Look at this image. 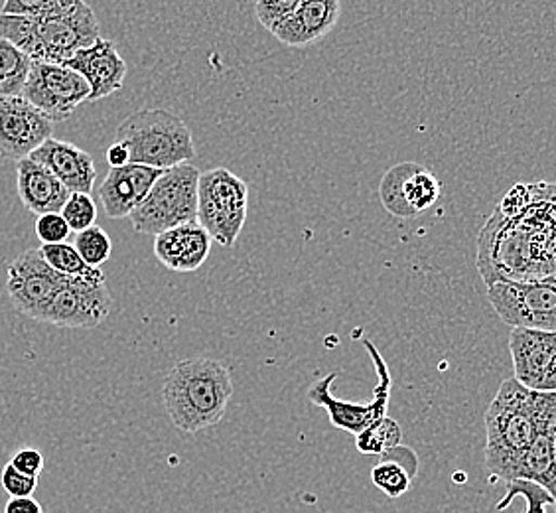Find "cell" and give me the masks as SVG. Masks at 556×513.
<instances>
[{
	"instance_id": "4316f807",
	"label": "cell",
	"mask_w": 556,
	"mask_h": 513,
	"mask_svg": "<svg viewBox=\"0 0 556 513\" xmlns=\"http://www.w3.org/2000/svg\"><path fill=\"white\" fill-rule=\"evenodd\" d=\"M515 498H523L527 502V512L525 513H546V505L553 503L551 493L546 492L543 486H539L535 481L529 480H511L507 481V493L505 498L497 502L495 510L503 512L507 510Z\"/></svg>"
},
{
	"instance_id": "836d02e7",
	"label": "cell",
	"mask_w": 556,
	"mask_h": 513,
	"mask_svg": "<svg viewBox=\"0 0 556 513\" xmlns=\"http://www.w3.org/2000/svg\"><path fill=\"white\" fill-rule=\"evenodd\" d=\"M4 513H43L42 505L36 498H11L4 505Z\"/></svg>"
},
{
	"instance_id": "2e32d148",
	"label": "cell",
	"mask_w": 556,
	"mask_h": 513,
	"mask_svg": "<svg viewBox=\"0 0 556 513\" xmlns=\"http://www.w3.org/2000/svg\"><path fill=\"white\" fill-rule=\"evenodd\" d=\"M161 174L159 168L132 162L121 168H111L99 186V200L105 208V214L113 220L129 217L144 202Z\"/></svg>"
},
{
	"instance_id": "8fae6325",
	"label": "cell",
	"mask_w": 556,
	"mask_h": 513,
	"mask_svg": "<svg viewBox=\"0 0 556 513\" xmlns=\"http://www.w3.org/2000/svg\"><path fill=\"white\" fill-rule=\"evenodd\" d=\"M113 299L108 283L84 277H65L42 322L60 328H97L108 318Z\"/></svg>"
},
{
	"instance_id": "7402d4cb",
	"label": "cell",
	"mask_w": 556,
	"mask_h": 513,
	"mask_svg": "<svg viewBox=\"0 0 556 513\" xmlns=\"http://www.w3.org/2000/svg\"><path fill=\"white\" fill-rule=\"evenodd\" d=\"M33 64L28 55L0 36V99L22 96Z\"/></svg>"
},
{
	"instance_id": "6da1fadb",
	"label": "cell",
	"mask_w": 556,
	"mask_h": 513,
	"mask_svg": "<svg viewBox=\"0 0 556 513\" xmlns=\"http://www.w3.org/2000/svg\"><path fill=\"white\" fill-rule=\"evenodd\" d=\"M556 430V391H533L505 379L485 411V468L490 481H507L515 462L543 433Z\"/></svg>"
},
{
	"instance_id": "f546056e",
	"label": "cell",
	"mask_w": 556,
	"mask_h": 513,
	"mask_svg": "<svg viewBox=\"0 0 556 513\" xmlns=\"http://www.w3.org/2000/svg\"><path fill=\"white\" fill-rule=\"evenodd\" d=\"M300 0H257L255 2V16L263 28L268 33L287 21L292 12L296 11Z\"/></svg>"
},
{
	"instance_id": "3957f363",
	"label": "cell",
	"mask_w": 556,
	"mask_h": 513,
	"mask_svg": "<svg viewBox=\"0 0 556 513\" xmlns=\"http://www.w3.org/2000/svg\"><path fill=\"white\" fill-rule=\"evenodd\" d=\"M0 36L33 62L65 64L101 38L96 12L81 0L72 11L46 16L0 14Z\"/></svg>"
},
{
	"instance_id": "9a60e30c",
	"label": "cell",
	"mask_w": 556,
	"mask_h": 513,
	"mask_svg": "<svg viewBox=\"0 0 556 513\" xmlns=\"http://www.w3.org/2000/svg\"><path fill=\"white\" fill-rule=\"evenodd\" d=\"M64 65L81 75L91 87L89 103H97L117 93L118 89H123L127 77V62L118 54L115 43L105 38H99L89 48L79 50Z\"/></svg>"
},
{
	"instance_id": "9c48e42d",
	"label": "cell",
	"mask_w": 556,
	"mask_h": 513,
	"mask_svg": "<svg viewBox=\"0 0 556 513\" xmlns=\"http://www.w3.org/2000/svg\"><path fill=\"white\" fill-rule=\"evenodd\" d=\"M91 87L81 75L64 64L34 62L22 97L52 123L72 117L75 109L89 101Z\"/></svg>"
},
{
	"instance_id": "ac0fdd59",
	"label": "cell",
	"mask_w": 556,
	"mask_h": 513,
	"mask_svg": "<svg viewBox=\"0 0 556 513\" xmlns=\"http://www.w3.org/2000/svg\"><path fill=\"white\" fill-rule=\"evenodd\" d=\"M214 239L205 232L200 222L172 227L154 237V255L170 271L192 273L204 267L212 253Z\"/></svg>"
},
{
	"instance_id": "7c38bea8",
	"label": "cell",
	"mask_w": 556,
	"mask_h": 513,
	"mask_svg": "<svg viewBox=\"0 0 556 513\" xmlns=\"http://www.w3.org/2000/svg\"><path fill=\"white\" fill-rule=\"evenodd\" d=\"M442 186L432 172L417 162H401L383 174L379 198L387 212L401 220H415L439 202Z\"/></svg>"
},
{
	"instance_id": "d6986e66",
	"label": "cell",
	"mask_w": 556,
	"mask_h": 513,
	"mask_svg": "<svg viewBox=\"0 0 556 513\" xmlns=\"http://www.w3.org/2000/svg\"><path fill=\"white\" fill-rule=\"evenodd\" d=\"M30 159L40 162L52 172L72 193H91L96 186V162L89 152L75 147L72 142L52 137L46 140L40 149L34 150Z\"/></svg>"
},
{
	"instance_id": "5b68a950",
	"label": "cell",
	"mask_w": 556,
	"mask_h": 513,
	"mask_svg": "<svg viewBox=\"0 0 556 513\" xmlns=\"http://www.w3.org/2000/svg\"><path fill=\"white\" fill-rule=\"evenodd\" d=\"M202 172L190 162L162 171L144 202L129 215L142 236H159L178 225L198 222V184Z\"/></svg>"
},
{
	"instance_id": "30bf717a",
	"label": "cell",
	"mask_w": 556,
	"mask_h": 513,
	"mask_svg": "<svg viewBox=\"0 0 556 513\" xmlns=\"http://www.w3.org/2000/svg\"><path fill=\"white\" fill-rule=\"evenodd\" d=\"M64 280L65 275L48 265L40 249H30L9 265L7 295L16 312L42 322L43 314Z\"/></svg>"
},
{
	"instance_id": "277c9868",
	"label": "cell",
	"mask_w": 556,
	"mask_h": 513,
	"mask_svg": "<svg viewBox=\"0 0 556 513\" xmlns=\"http://www.w3.org/2000/svg\"><path fill=\"white\" fill-rule=\"evenodd\" d=\"M117 140L125 142L132 164L168 171L193 161L198 150L192 130L182 117L166 109H139L117 127Z\"/></svg>"
},
{
	"instance_id": "d590c367",
	"label": "cell",
	"mask_w": 556,
	"mask_h": 513,
	"mask_svg": "<svg viewBox=\"0 0 556 513\" xmlns=\"http://www.w3.org/2000/svg\"><path fill=\"white\" fill-rule=\"evenodd\" d=\"M551 265H553V277H556V236L551 247Z\"/></svg>"
},
{
	"instance_id": "cb8c5ba5",
	"label": "cell",
	"mask_w": 556,
	"mask_h": 513,
	"mask_svg": "<svg viewBox=\"0 0 556 513\" xmlns=\"http://www.w3.org/2000/svg\"><path fill=\"white\" fill-rule=\"evenodd\" d=\"M401 440H403V428L395 418L386 415L355 437V449L362 454L383 456L389 450L401 447Z\"/></svg>"
},
{
	"instance_id": "ffe728a7",
	"label": "cell",
	"mask_w": 556,
	"mask_h": 513,
	"mask_svg": "<svg viewBox=\"0 0 556 513\" xmlns=\"http://www.w3.org/2000/svg\"><path fill=\"white\" fill-rule=\"evenodd\" d=\"M16 190L26 210L38 215L62 212L72 193L52 172L33 159L16 162Z\"/></svg>"
},
{
	"instance_id": "d6a6232c",
	"label": "cell",
	"mask_w": 556,
	"mask_h": 513,
	"mask_svg": "<svg viewBox=\"0 0 556 513\" xmlns=\"http://www.w3.org/2000/svg\"><path fill=\"white\" fill-rule=\"evenodd\" d=\"M11 464L22 474L40 478L43 471V454L40 450L33 449V447H22V449L14 452Z\"/></svg>"
},
{
	"instance_id": "e0dca14e",
	"label": "cell",
	"mask_w": 556,
	"mask_h": 513,
	"mask_svg": "<svg viewBox=\"0 0 556 513\" xmlns=\"http://www.w3.org/2000/svg\"><path fill=\"white\" fill-rule=\"evenodd\" d=\"M342 12V0H300L296 11L270 34L289 48H306L332 33Z\"/></svg>"
},
{
	"instance_id": "5bb4252c",
	"label": "cell",
	"mask_w": 556,
	"mask_h": 513,
	"mask_svg": "<svg viewBox=\"0 0 556 513\" xmlns=\"http://www.w3.org/2000/svg\"><path fill=\"white\" fill-rule=\"evenodd\" d=\"M509 352L515 379L533 391H556V331L514 328Z\"/></svg>"
},
{
	"instance_id": "d4e9b609",
	"label": "cell",
	"mask_w": 556,
	"mask_h": 513,
	"mask_svg": "<svg viewBox=\"0 0 556 513\" xmlns=\"http://www.w3.org/2000/svg\"><path fill=\"white\" fill-rule=\"evenodd\" d=\"M371 481L386 493L387 498L396 500L410 490L413 476L395 460L381 459V462L371 471Z\"/></svg>"
},
{
	"instance_id": "e575fe53",
	"label": "cell",
	"mask_w": 556,
	"mask_h": 513,
	"mask_svg": "<svg viewBox=\"0 0 556 513\" xmlns=\"http://www.w3.org/2000/svg\"><path fill=\"white\" fill-rule=\"evenodd\" d=\"M108 162L111 168H121V166H127L130 164V152L127 149L125 142H113L108 150Z\"/></svg>"
},
{
	"instance_id": "44dd1931",
	"label": "cell",
	"mask_w": 556,
	"mask_h": 513,
	"mask_svg": "<svg viewBox=\"0 0 556 513\" xmlns=\"http://www.w3.org/2000/svg\"><path fill=\"white\" fill-rule=\"evenodd\" d=\"M511 480L535 481L543 486L553 498L556 508V430L543 433L539 439L525 450L509 472ZM505 481V484H507Z\"/></svg>"
},
{
	"instance_id": "484cf974",
	"label": "cell",
	"mask_w": 556,
	"mask_h": 513,
	"mask_svg": "<svg viewBox=\"0 0 556 513\" xmlns=\"http://www.w3.org/2000/svg\"><path fill=\"white\" fill-rule=\"evenodd\" d=\"M74 247L77 253L84 256L89 267H101L103 263H108L109 256L113 253V241L105 234V229H101L99 225H93L86 232H79L75 237Z\"/></svg>"
},
{
	"instance_id": "4fadbf2b",
	"label": "cell",
	"mask_w": 556,
	"mask_h": 513,
	"mask_svg": "<svg viewBox=\"0 0 556 513\" xmlns=\"http://www.w3.org/2000/svg\"><path fill=\"white\" fill-rule=\"evenodd\" d=\"M54 123L26 97L0 99V159L21 162L52 139Z\"/></svg>"
},
{
	"instance_id": "f1b7e54d",
	"label": "cell",
	"mask_w": 556,
	"mask_h": 513,
	"mask_svg": "<svg viewBox=\"0 0 556 513\" xmlns=\"http://www.w3.org/2000/svg\"><path fill=\"white\" fill-rule=\"evenodd\" d=\"M81 0H4L0 14L12 16H46L72 11Z\"/></svg>"
},
{
	"instance_id": "52a82bcc",
	"label": "cell",
	"mask_w": 556,
	"mask_h": 513,
	"mask_svg": "<svg viewBox=\"0 0 556 513\" xmlns=\"http://www.w3.org/2000/svg\"><path fill=\"white\" fill-rule=\"evenodd\" d=\"M364 348L369 353L371 362L377 372V385H375L374 399L369 403H352V401H342L336 399L332 393V384L338 379V372L316 379L308 387V399L312 405L326 409L330 423L333 427L350 433L353 437H357L362 430L374 425L375 421L383 418L387 415V406L391 399V374H389V365L386 364L383 355L377 350L371 340H364Z\"/></svg>"
},
{
	"instance_id": "7a4b0ae2",
	"label": "cell",
	"mask_w": 556,
	"mask_h": 513,
	"mask_svg": "<svg viewBox=\"0 0 556 513\" xmlns=\"http://www.w3.org/2000/svg\"><path fill=\"white\" fill-rule=\"evenodd\" d=\"M231 396V370L212 358H188L178 362L162 387L172 425L188 435L219 425Z\"/></svg>"
},
{
	"instance_id": "4dcf8cb0",
	"label": "cell",
	"mask_w": 556,
	"mask_h": 513,
	"mask_svg": "<svg viewBox=\"0 0 556 513\" xmlns=\"http://www.w3.org/2000/svg\"><path fill=\"white\" fill-rule=\"evenodd\" d=\"M36 236L43 246H55V243H67V237L72 236V229L60 212L55 214L38 215L36 220Z\"/></svg>"
},
{
	"instance_id": "603a6c76",
	"label": "cell",
	"mask_w": 556,
	"mask_h": 513,
	"mask_svg": "<svg viewBox=\"0 0 556 513\" xmlns=\"http://www.w3.org/2000/svg\"><path fill=\"white\" fill-rule=\"evenodd\" d=\"M40 253L48 261L50 267L55 268L65 277H84L89 280L105 283V273L101 268L89 267L84 256L77 253V249L70 243H55V246L40 247Z\"/></svg>"
},
{
	"instance_id": "8992f818",
	"label": "cell",
	"mask_w": 556,
	"mask_h": 513,
	"mask_svg": "<svg viewBox=\"0 0 556 513\" xmlns=\"http://www.w3.org/2000/svg\"><path fill=\"white\" fill-rule=\"evenodd\" d=\"M249 186L227 168L202 172L198 184V222L222 247H233L243 232Z\"/></svg>"
},
{
	"instance_id": "8d00e7d4",
	"label": "cell",
	"mask_w": 556,
	"mask_h": 513,
	"mask_svg": "<svg viewBox=\"0 0 556 513\" xmlns=\"http://www.w3.org/2000/svg\"><path fill=\"white\" fill-rule=\"evenodd\" d=\"M553 200H555L556 205V186H553Z\"/></svg>"
},
{
	"instance_id": "1f68e13d",
	"label": "cell",
	"mask_w": 556,
	"mask_h": 513,
	"mask_svg": "<svg viewBox=\"0 0 556 513\" xmlns=\"http://www.w3.org/2000/svg\"><path fill=\"white\" fill-rule=\"evenodd\" d=\"M0 486L11 498H30L38 488V476L22 474L9 462L0 474Z\"/></svg>"
},
{
	"instance_id": "ba28073f",
	"label": "cell",
	"mask_w": 556,
	"mask_h": 513,
	"mask_svg": "<svg viewBox=\"0 0 556 513\" xmlns=\"http://www.w3.org/2000/svg\"><path fill=\"white\" fill-rule=\"evenodd\" d=\"M493 311L511 328L556 331V277L500 280L488 287Z\"/></svg>"
},
{
	"instance_id": "83f0119b",
	"label": "cell",
	"mask_w": 556,
	"mask_h": 513,
	"mask_svg": "<svg viewBox=\"0 0 556 513\" xmlns=\"http://www.w3.org/2000/svg\"><path fill=\"white\" fill-rule=\"evenodd\" d=\"M65 222L70 225V229L79 234L86 232L89 227L96 225L97 220V205L91 198V193H70L67 202L64 203L62 212Z\"/></svg>"
}]
</instances>
